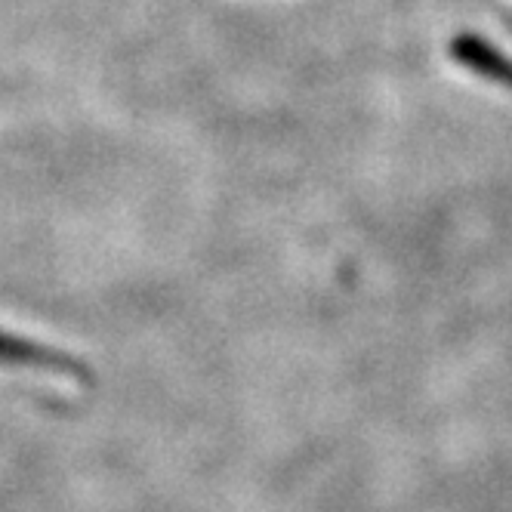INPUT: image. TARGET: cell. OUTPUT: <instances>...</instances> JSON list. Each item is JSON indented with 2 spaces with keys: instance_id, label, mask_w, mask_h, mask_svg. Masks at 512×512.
Segmentation results:
<instances>
[{
  "instance_id": "7a4b0ae2",
  "label": "cell",
  "mask_w": 512,
  "mask_h": 512,
  "mask_svg": "<svg viewBox=\"0 0 512 512\" xmlns=\"http://www.w3.org/2000/svg\"><path fill=\"white\" fill-rule=\"evenodd\" d=\"M451 53L460 65L479 71L482 78L512 87V62L506 56H500L494 47H488L485 41L472 38V34H460V38L451 44Z\"/></svg>"
},
{
  "instance_id": "6da1fadb",
  "label": "cell",
  "mask_w": 512,
  "mask_h": 512,
  "mask_svg": "<svg viewBox=\"0 0 512 512\" xmlns=\"http://www.w3.org/2000/svg\"><path fill=\"white\" fill-rule=\"evenodd\" d=\"M0 364H10V368H38V371L68 374V377H90L84 364H78L71 355L13 337V334H0Z\"/></svg>"
}]
</instances>
